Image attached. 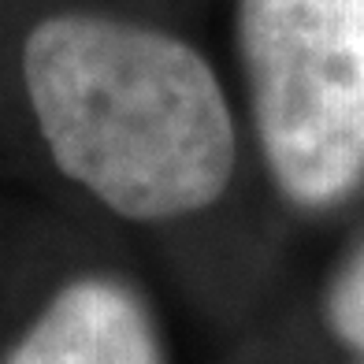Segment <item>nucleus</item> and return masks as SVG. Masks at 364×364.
<instances>
[{
    "instance_id": "4",
    "label": "nucleus",
    "mask_w": 364,
    "mask_h": 364,
    "mask_svg": "<svg viewBox=\"0 0 364 364\" xmlns=\"http://www.w3.org/2000/svg\"><path fill=\"white\" fill-rule=\"evenodd\" d=\"M331 323L350 346L364 350V250L350 260V268L331 290Z\"/></svg>"
},
{
    "instance_id": "3",
    "label": "nucleus",
    "mask_w": 364,
    "mask_h": 364,
    "mask_svg": "<svg viewBox=\"0 0 364 364\" xmlns=\"http://www.w3.org/2000/svg\"><path fill=\"white\" fill-rule=\"evenodd\" d=\"M8 364H160L145 312L112 283L68 287Z\"/></svg>"
},
{
    "instance_id": "1",
    "label": "nucleus",
    "mask_w": 364,
    "mask_h": 364,
    "mask_svg": "<svg viewBox=\"0 0 364 364\" xmlns=\"http://www.w3.org/2000/svg\"><path fill=\"white\" fill-rule=\"evenodd\" d=\"M41 134L63 171L134 220L212 205L235 168V127L208 63L141 26L63 15L23 53Z\"/></svg>"
},
{
    "instance_id": "2",
    "label": "nucleus",
    "mask_w": 364,
    "mask_h": 364,
    "mask_svg": "<svg viewBox=\"0 0 364 364\" xmlns=\"http://www.w3.org/2000/svg\"><path fill=\"white\" fill-rule=\"evenodd\" d=\"M242 45L279 186L346 197L364 175V0H242Z\"/></svg>"
}]
</instances>
